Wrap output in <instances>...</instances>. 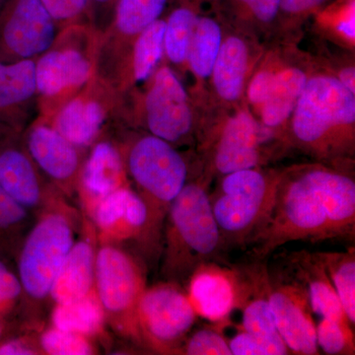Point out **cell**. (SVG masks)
Returning a JSON list of instances; mask_svg holds the SVG:
<instances>
[{"label": "cell", "instance_id": "36", "mask_svg": "<svg viewBox=\"0 0 355 355\" xmlns=\"http://www.w3.org/2000/svg\"><path fill=\"white\" fill-rule=\"evenodd\" d=\"M188 355H232L227 340L220 333L202 329L193 334L182 347Z\"/></svg>", "mask_w": 355, "mask_h": 355}, {"label": "cell", "instance_id": "22", "mask_svg": "<svg viewBox=\"0 0 355 355\" xmlns=\"http://www.w3.org/2000/svg\"><path fill=\"white\" fill-rule=\"evenodd\" d=\"M125 163L118 149L103 141L93 148L83 173L84 190L95 203L125 186Z\"/></svg>", "mask_w": 355, "mask_h": 355}, {"label": "cell", "instance_id": "44", "mask_svg": "<svg viewBox=\"0 0 355 355\" xmlns=\"http://www.w3.org/2000/svg\"><path fill=\"white\" fill-rule=\"evenodd\" d=\"M92 1L97 2V3H108L112 0H92Z\"/></svg>", "mask_w": 355, "mask_h": 355}, {"label": "cell", "instance_id": "32", "mask_svg": "<svg viewBox=\"0 0 355 355\" xmlns=\"http://www.w3.org/2000/svg\"><path fill=\"white\" fill-rule=\"evenodd\" d=\"M36 91V64L33 60L0 64V108L27 101Z\"/></svg>", "mask_w": 355, "mask_h": 355}, {"label": "cell", "instance_id": "29", "mask_svg": "<svg viewBox=\"0 0 355 355\" xmlns=\"http://www.w3.org/2000/svg\"><path fill=\"white\" fill-rule=\"evenodd\" d=\"M166 20L154 21L147 26L132 44V73L133 81L146 83L157 70L164 55Z\"/></svg>", "mask_w": 355, "mask_h": 355}, {"label": "cell", "instance_id": "3", "mask_svg": "<svg viewBox=\"0 0 355 355\" xmlns=\"http://www.w3.org/2000/svg\"><path fill=\"white\" fill-rule=\"evenodd\" d=\"M209 182L200 175L187 182L168 210L165 275L189 279L223 249L209 193Z\"/></svg>", "mask_w": 355, "mask_h": 355}, {"label": "cell", "instance_id": "25", "mask_svg": "<svg viewBox=\"0 0 355 355\" xmlns=\"http://www.w3.org/2000/svg\"><path fill=\"white\" fill-rule=\"evenodd\" d=\"M0 186L25 209L41 200L38 175L31 160L21 151L11 149L0 154Z\"/></svg>", "mask_w": 355, "mask_h": 355}, {"label": "cell", "instance_id": "33", "mask_svg": "<svg viewBox=\"0 0 355 355\" xmlns=\"http://www.w3.org/2000/svg\"><path fill=\"white\" fill-rule=\"evenodd\" d=\"M318 347L324 354L347 355L355 354L354 333L350 324L335 320L322 319L316 326Z\"/></svg>", "mask_w": 355, "mask_h": 355}, {"label": "cell", "instance_id": "21", "mask_svg": "<svg viewBox=\"0 0 355 355\" xmlns=\"http://www.w3.org/2000/svg\"><path fill=\"white\" fill-rule=\"evenodd\" d=\"M95 259L90 243L79 241L72 245L51 284L50 294L57 304L83 298L92 291Z\"/></svg>", "mask_w": 355, "mask_h": 355}, {"label": "cell", "instance_id": "30", "mask_svg": "<svg viewBox=\"0 0 355 355\" xmlns=\"http://www.w3.org/2000/svg\"><path fill=\"white\" fill-rule=\"evenodd\" d=\"M340 298L350 324L355 323V252H316Z\"/></svg>", "mask_w": 355, "mask_h": 355}, {"label": "cell", "instance_id": "11", "mask_svg": "<svg viewBox=\"0 0 355 355\" xmlns=\"http://www.w3.org/2000/svg\"><path fill=\"white\" fill-rule=\"evenodd\" d=\"M96 294L104 310L127 319L139 333L137 309L146 291L144 272L132 257L116 247H103L95 259Z\"/></svg>", "mask_w": 355, "mask_h": 355}, {"label": "cell", "instance_id": "17", "mask_svg": "<svg viewBox=\"0 0 355 355\" xmlns=\"http://www.w3.org/2000/svg\"><path fill=\"white\" fill-rule=\"evenodd\" d=\"M94 218L103 233L116 239L147 234L146 203L128 187L118 189L94 203Z\"/></svg>", "mask_w": 355, "mask_h": 355}, {"label": "cell", "instance_id": "23", "mask_svg": "<svg viewBox=\"0 0 355 355\" xmlns=\"http://www.w3.org/2000/svg\"><path fill=\"white\" fill-rule=\"evenodd\" d=\"M106 118L101 103L89 98L71 100L58 114L55 130L76 147L94 141Z\"/></svg>", "mask_w": 355, "mask_h": 355}, {"label": "cell", "instance_id": "13", "mask_svg": "<svg viewBox=\"0 0 355 355\" xmlns=\"http://www.w3.org/2000/svg\"><path fill=\"white\" fill-rule=\"evenodd\" d=\"M258 57L249 34L239 29L224 34L209 81L214 96L221 104L232 106L244 99Z\"/></svg>", "mask_w": 355, "mask_h": 355}, {"label": "cell", "instance_id": "14", "mask_svg": "<svg viewBox=\"0 0 355 355\" xmlns=\"http://www.w3.org/2000/svg\"><path fill=\"white\" fill-rule=\"evenodd\" d=\"M55 35V20L40 0H17L3 29L7 48L23 60L48 51Z\"/></svg>", "mask_w": 355, "mask_h": 355}, {"label": "cell", "instance_id": "10", "mask_svg": "<svg viewBox=\"0 0 355 355\" xmlns=\"http://www.w3.org/2000/svg\"><path fill=\"white\" fill-rule=\"evenodd\" d=\"M268 300L277 330L294 354H319L309 296L291 272L268 270Z\"/></svg>", "mask_w": 355, "mask_h": 355}, {"label": "cell", "instance_id": "43", "mask_svg": "<svg viewBox=\"0 0 355 355\" xmlns=\"http://www.w3.org/2000/svg\"><path fill=\"white\" fill-rule=\"evenodd\" d=\"M335 74L345 87L349 89L352 92L355 93V71L354 64L342 67V69L338 70V73Z\"/></svg>", "mask_w": 355, "mask_h": 355}, {"label": "cell", "instance_id": "12", "mask_svg": "<svg viewBox=\"0 0 355 355\" xmlns=\"http://www.w3.org/2000/svg\"><path fill=\"white\" fill-rule=\"evenodd\" d=\"M231 272L235 287V308L242 312V330L287 347L277 330L268 300V270L263 260L232 268Z\"/></svg>", "mask_w": 355, "mask_h": 355}, {"label": "cell", "instance_id": "4", "mask_svg": "<svg viewBox=\"0 0 355 355\" xmlns=\"http://www.w3.org/2000/svg\"><path fill=\"white\" fill-rule=\"evenodd\" d=\"M280 170H240L219 178L209 195L223 249L249 244L272 212Z\"/></svg>", "mask_w": 355, "mask_h": 355}, {"label": "cell", "instance_id": "18", "mask_svg": "<svg viewBox=\"0 0 355 355\" xmlns=\"http://www.w3.org/2000/svg\"><path fill=\"white\" fill-rule=\"evenodd\" d=\"M287 257L291 275L307 291L313 312L322 319L335 320L338 323L352 326L317 253L299 251Z\"/></svg>", "mask_w": 355, "mask_h": 355}, {"label": "cell", "instance_id": "39", "mask_svg": "<svg viewBox=\"0 0 355 355\" xmlns=\"http://www.w3.org/2000/svg\"><path fill=\"white\" fill-rule=\"evenodd\" d=\"M53 20L72 19L83 12L88 0H40Z\"/></svg>", "mask_w": 355, "mask_h": 355}, {"label": "cell", "instance_id": "1", "mask_svg": "<svg viewBox=\"0 0 355 355\" xmlns=\"http://www.w3.org/2000/svg\"><path fill=\"white\" fill-rule=\"evenodd\" d=\"M355 182L347 170L321 162L280 170L272 212L251 241L256 260L294 241L354 237Z\"/></svg>", "mask_w": 355, "mask_h": 355}, {"label": "cell", "instance_id": "16", "mask_svg": "<svg viewBox=\"0 0 355 355\" xmlns=\"http://www.w3.org/2000/svg\"><path fill=\"white\" fill-rule=\"evenodd\" d=\"M188 297L196 313L216 323H225L235 309V287L231 270L203 263L190 277Z\"/></svg>", "mask_w": 355, "mask_h": 355}, {"label": "cell", "instance_id": "27", "mask_svg": "<svg viewBox=\"0 0 355 355\" xmlns=\"http://www.w3.org/2000/svg\"><path fill=\"white\" fill-rule=\"evenodd\" d=\"M220 17L244 32H265L277 26L280 0H211Z\"/></svg>", "mask_w": 355, "mask_h": 355}, {"label": "cell", "instance_id": "24", "mask_svg": "<svg viewBox=\"0 0 355 355\" xmlns=\"http://www.w3.org/2000/svg\"><path fill=\"white\" fill-rule=\"evenodd\" d=\"M224 34L220 18L202 13L191 39L187 62V67L195 77L200 90L210 81Z\"/></svg>", "mask_w": 355, "mask_h": 355}, {"label": "cell", "instance_id": "6", "mask_svg": "<svg viewBox=\"0 0 355 355\" xmlns=\"http://www.w3.org/2000/svg\"><path fill=\"white\" fill-rule=\"evenodd\" d=\"M275 140L284 144L275 132L263 127L249 109L238 108L217 128L200 137L205 161L200 175L209 183L214 177L263 167L277 153L270 146V141Z\"/></svg>", "mask_w": 355, "mask_h": 355}, {"label": "cell", "instance_id": "34", "mask_svg": "<svg viewBox=\"0 0 355 355\" xmlns=\"http://www.w3.org/2000/svg\"><path fill=\"white\" fill-rule=\"evenodd\" d=\"M42 347L51 355H88L93 349L85 336L55 328L42 336Z\"/></svg>", "mask_w": 355, "mask_h": 355}, {"label": "cell", "instance_id": "9", "mask_svg": "<svg viewBox=\"0 0 355 355\" xmlns=\"http://www.w3.org/2000/svg\"><path fill=\"white\" fill-rule=\"evenodd\" d=\"M198 314L188 295L175 284L146 289L137 309L139 331L159 350L176 349L191 330Z\"/></svg>", "mask_w": 355, "mask_h": 355}, {"label": "cell", "instance_id": "19", "mask_svg": "<svg viewBox=\"0 0 355 355\" xmlns=\"http://www.w3.org/2000/svg\"><path fill=\"white\" fill-rule=\"evenodd\" d=\"M91 71V62L76 49L48 51L36 64L37 91L53 97L87 83Z\"/></svg>", "mask_w": 355, "mask_h": 355}, {"label": "cell", "instance_id": "15", "mask_svg": "<svg viewBox=\"0 0 355 355\" xmlns=\"http://www.w3.org/2000/svg\"><path fill=\"white\" fill-rule=\"evenodd\" d=\"M309 76L304 65L280 60L265 102L257 114V120L286 144L287 125Z\"/></svg>", "mask_w": 355, "mask_h": 355}, {"label": "cell", "instance_id": "5", "mask_svg": "<svg viewBox=\"0 0 355 355\" xmlns=\"http://www.w3.org/2000/svg\"><path fill=\"white\" fill-rule=\"evenodd\" d=\"M127 168L148 209L147 234L155 239L170 205L189 181V165L173 144L153 135L128 150Z\"/></svg>", "mask_w": 355, "mask_h": 355}, {"label": "cell", "instance_id": "42", "mask_svg": "<svg viewBox=\"0 0 355 355\" xmlns=\"http://www.w3.org/2000/svg\"><path fill=\"white\" fill-rule=\"evenodd\" d=\"M36 352L20 340H12L0 345V355H31Z\"/></svg>", "mask_w": 355, "mask_h": 355}, {"label": "cell", "instance_id": "37", "mask_svg": "<svg viewBox=\"0 0 355 355\" xmlns=\"http://www.w3.org/2000/svg\"><path fill=\"white\" fill-rule=\"evenodd\" d=\"M333 0H280L277 26L296 27L299 23L316 15Z\"/></svg>", "mask_w": 355, "mask_h": 355}, {"label": "cell", "instance_id": "26", "mask_svg": "<svg viewBox=\"0 0 355 355\" xmlns=\"http://www.w3.org/2000/svg\"><path fill=\"white\" fill-rule=\"evenodd\" d=\"M207 0H180L166 20L164 53L176 67H187L191 39Z\"/></svg>", "mask_w": 355, "mask_h": 355}, {"label": "cell", "instance_id": "40", "mask_svg": "<svg viewBox=\"0 0 355 355\" xmlns=\"http://www.w3.org/2000/svg\"><path fill=\"white\" fill-rule=\"evenodd\" d=\"M25 209L0 186V228L16 225L24 220L27 216Z\"/></svg>", "mask_w": 355, "mask_h": 355}, {"label": "cell", "instance_id": "28", "mask_svg": "<svg viewBox=\"0 0 355 355\" xmlns=\"http://www.w3.org/2000/svg\"><path fill=\"white\" fill-rule=\"evenodd\" d=\"M105 310L94 291L70 302L58 304L53 313L55 328L91 336L101 330Z\"/></svg>", "mask_w": 355, "mask_h": 355}, {"label": "cell", "instance_id": "20", "mask_svg": "<svg viewBox=\"0 0 355 355\" xmlns=\"http://www.w3.org/2000/svg\"><path fill=\"white\" fill-rule=\"evenodd\" d=\"M28 148L48 176L58 182H67L76 176L79 166L76 147L55 128L46 125L33 128L28 137Z\"/></svg>", "mask_w": 355, "mask_h": 355}, {"label": "cell", "instance_id": "31", "mask_svg": "<svg viewBox=\"0 0 355 355\" xmlns=\"http://www.w3.org/2000/svg\"><path fill=\"white\" fill-rule=\"evenodd\" d=\"M168 0H118L114 16V32L133 44L144 29L160 18Z\"/></svg>", "mask_w": 355, "mask_h": 355}, {"label": "cell", "instance_id": "38", "mask_svg": "<svg viewBox=\"0 0 355 355\" xmlns=\"http://www.w3.org/2000/svg\"><path fill=\"white\" fill-rule=\"evenodd\" d=\"M232 355H284L289 354L286 347L275 345L259 336L241 330L228 343Z\"/></svg>", "mask_w": 355, "mask_h": 355}, {"label": "cell", "instance_id": "8", "mask_svg": "<svg viewBox=\"0 0 355 355\" xmlns=\"http://www.w3.org/2000/svg\"><path fill=\"white\" fill-rule=\"evenodd\" d=\"M144 120L150 135L173 144L191 141L198 128L188 91L170 67H159L144 99Z\"/></svg>", "mask_w": 355, "mask_h": 355}, {"label": "cell", "instance_id": "35", "mask_svg": "<svg viewBox=\"0 0 355 355\" xmlns=\"http://www.w3.org/2000/svg\"><path fill=\"white\" fill-rule=\"evenodd\" d=\"M320 12V11H319ZM321 12L328 15L329 27L336 33V37L354 46L355 40V2L354 0H336L322 9Z\"/></svg>", "mask_w": 355, "mask_h": 355}, {"label": "cell", "instance_id": "41", "mask_svg": "<svg viewBox=\"0 0 355 355\" xmlns=\"http://www.w3.org/2000/svg\"><path fill=\"white\" fill-rule=\"evenodd\" d=\"M22 289L20 279L0 261V308L12 303Z\"/></svg>", "mask_w": 355, "mask_h": 355}, {"label": "cell", "instance_id": "2", "mask_svg": "<svg viewBox=\"0 0 355 355\" xmlns=\"http://www.w3.org/2000/svg\"><path fill=\"white\" fill-rule=\"evenodd\" d=\"M286 142L317 162L347 170L355 150V93L336 74L310 73L287 125Z\"/></svg>", "mask_w": 355, "mask_h": 355}, {"label": "cell", "instance_id": "7", "mask_svg": "<svg viewBox=\"0 0 355 355\" xmlns=\"http://www.w3.org/2000/svg\"><path fill=\"white\" fill-rule=\"evenodd\" d=\"M73 244V230L62 214H49L33 228L19 261V279L28 295L42 299L50 294L58 268Z\"/></svg>", "mask_w": 355, "mask_h": 355}]
</instances>
